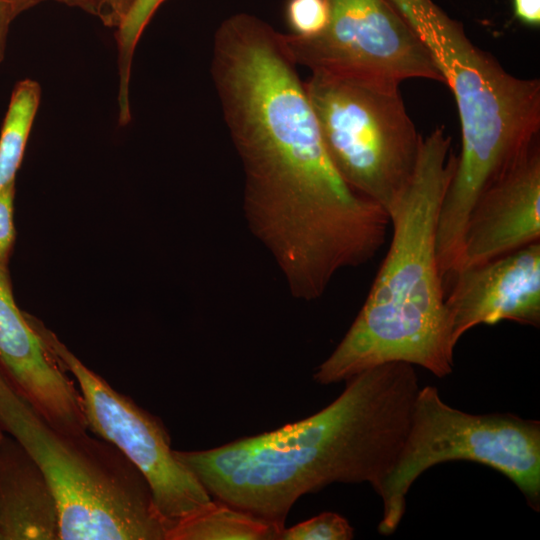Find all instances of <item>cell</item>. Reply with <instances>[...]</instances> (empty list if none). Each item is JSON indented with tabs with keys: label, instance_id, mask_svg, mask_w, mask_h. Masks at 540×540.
<instances>
[{
	"label": "cell",
	"instance_id": "obj_1",
	"mask_svg": "<svg viewBox=\"0 0 540 540\" xmlns=\"http://www.w3.org/2000/svg\"><path fill=\"white\" fill-rule=\"evenodd\" d=\"M211 77L243 170V213L294 296L326 291L383 246L390 219L334 166L282 33L255 15L217 28Z\"/></svg>",
	"mask_w": 540,
	"mask_h": 540
},
{
	"label": "cell",
	"instance_id": "obj_2",
	"mask_svg": "<svg viewBox=\"0 0 540 540\" xmlns=\"http://www.w3.org/2000/svg\"><path fill=\"white\" fill-rule=\"evenodd\" d=\"M345 382L335 400L300 421L175 456L211 497L280 530L300 497L329 484L369 483L378 494L407 436L418 376L395 361Z\"/></svg>",
	"mask_w": 540,
	"mask_h": 540
},
{
	"label": "cell",
	"instance_id": "obj_3",
	"mask_svg": "<svg viewBox=\"0 0 540 540\" xmlns=\"http://www.w3.org/2000/svg\"><path fill=\"white\" fill-rule=\"evenodd\" d=\"M443 128L423 138L413 177L388 211L392 239L350 328L313 378L330 385L372 367L401 361L438 378L451 374L455 346L436 255L441 204L457 156Z\"/></svg>",
	"mask_w": 540,
	"mask_h": 540
},
{
	"label": "cell",
	"instance_id": "obj_4",
	"mask_svg": "<svg viewBox=\"0 0 540 540\" xmlns=\"http://www.w3.org/2000/svg\"><path fill=\"white\" fill-rule=\"evenodd\" d=\"M414 31L451 89L461 125V152L436 231L437 260L445 275L458 263L464 226L477 198L539 141L540 81L508 73L435 3Z\"/></svg>",
	"mask_w": 540,
	"mask_h": 540
},
{
	"label": "cell",
	"instance_id": "obj_5",
	"mask_svg": "<svg viewBox=\"0 0 540 540\" xmlns=\"http://www.w3.org/2000/svg\"><path fill=\"white\" fill-rule=\"evenodd\" d=\"M0 425L36 461L56 499L59 540H166L150 487L112 443L49 423L0 365Z\"/></svg>",
	"mask_w": 540,
	"mask_h": 540
},
{
	"label": "cell",
	"instance_id": "obj_6",
	"mask_svg": "<svg viewBox=\"0 0 540 540\" xmlns=\"http://www.w3.org/2000/svg\"><path fill=\"white\" fill-rule=\"evenodd\" d=\"M452 460L489 466L508 477L534 510L540 504V423L512 414H470L445 403L436 387L420 388L407 436L378 495L382 535L398 527L412 483L427 469Z\"/></svg>",
	"mask_w": 540,
	"mask_h": 540
},
{
	"label": "cell",
	"instance_id": "obj_7",
	"mask_svg": "<svg viewBox=\"0 0 540 540\" xmlns=\"http://www.w3.org/2000/svg\"><path fill=\"white\" fill-rule=\"evenodd\" d=\"M304 87L340 175L388 212L411 182L422 141L399 84L313 72Z\"/></svg>",
	"mask_w": 540,
	"mask_h": 540
},
{
	"label": "cell",
	"instance_id": "obj_8",
	"mask_svg": "<svg viewBox=\"0 0 540 540\" xmlns=\"http://www.w3.org/2000/svg\"><path fill=\"white\" fill-rule=\"evenodd\" d=\"M30 323L58 365L77 383L88 430L116 446L146 479L167 532L213 501L201 482L177 459L157 417L115 390L41 323L35 319Z\"/></svg>",
	"mask_w": 540,
	"mask_h": 540
},
{
	"label": "cell",
	"instance_id": "obj_9",
	"mask_svg": "<svg viewBox=\"0 0 540 540\" xmlns=\"http://www.w3.org/2000/svg\"><path fill=\"white\" fill-rule=\"evenodd\" d=\"M328 23L317 36L282 33L296 65L311 73L391 82L444 83L430 51L387 0H326Z\"/></svg>",
	"mask_w": 540,
	"mask_h": 540
},
{
	"label": "cell",
	"instance_id": "obj_10",
	"mask_svg": "<svg viewBox=\"0 0 540 540\" xmlns=\"http://www.w3.org/2000/svg\"><path fill=\"white\" fill-rule=\"evenodd\" d=\"M445 297L454 346L471 328L514 321L540 325V242L495 259L458 268Z\"/></svg>",
	"mask_w": 540,
	"mask_h": 540
},
{
	"label": "cell",
	"instance_id": "obj_11",
	"mask_svg": "<svg viewBox=\"0 0 540 540\" xmlns=\"http://www.w3.org/2000/svg\"><path fill=\"white\" fill-rule=\"evenodd\" d=\"M536 242H540L539 141L475 201L464 226L455 270Z\"/></svg>",
	"mask_w": 540,
	"mask_h": 540
},
{
	"label": "cell",
	"instance_id": "obj_12",
	"mask_svg": "<svg viewBox=\"0 0 540 540\" xmlns=\"http://www.w3.org/2000/svg\"><path fill=\"white\" fill-rule=\"evenodd\" d=\"M0 365L17 391L54 427L84 433L88 425L76 383L58 365L16 306L0 267Z\"/></svg>",
	"mask_w": 540,
	"mask_h": 540
},
{
	"label": "cell",
	"instance_id": "obj_13",
	"mask_svg": "<svg viewBox=\"0 0 540 540\" xmlns=\"http://www.w3.org/2000/svg\"><path fill=\"white\" fill-rule=\"evenodd\" d=\"M1 540H59L56 499L31 455L5 433L0 444Z\"/></svg>",
	"mask_w": 540,
	"mask_h": 540
},
{
	"label": "cell",
	"instance_id": "obj_14",
	"mask_svg": "<svg viewBox=\"0 0 540 540\" xmlns=\"http://www.w3.org/2000/svg\"><path fill=\"white\" fill-rule=\"evenodd\" d=\"M271 523L222 501H213L176 523L166 540H275L281 532Z\"/></svg>",
	"mask_w": 540,
	"mask_h": 540
},
{
	"label": "cell",
	"instance_id": "obj_15",
	"mask_svg": "<svg viewBox=\"0 0 540 540\" xmlns=\"http://www.w3.org/2000/svg\"><path fill=\"white\" fill-rule=\"evenodd\" d=\"M41 100V87L26 78L14 86L0 134V190L15 182Z\"/></svg>",
	"mask_w": 540,
	"mask_h": 540
},
{
	"label": "cell",
	"instance_id": "obj_16",
	"mask_svg": "<svg viewBox=\"0 0 540 540\" xmlns=\"http://www.w3.org/2000/svg\"><path fill=\"white\" fill-rule=\"evenodd\" d=\"M165 0H134L118 25L116 42L118 50L119 87L127 89L130 84L132 60L135 48L155 12Z\"/></svg>",
	"mask_w": 540,
	"mask_h": 540
},
{
	"label": "cell",
	"instance_id": "obj_17",
	"mask_svg": "<svg viewBox=\"0 0 540 540\" xmlns=\"http://www.w3.org/2000/svg\"><path fill=\"white\" fill-rule=\"evenodd\" d=\"M353 528L341 515L323 512L290 528H284L279 540H350Z\"/></svg>",
	"mask_w": 540,
	"mask_h": 540
},
{
	"label": "cell",
	"instance_id": "obj_18",
	"mask_svg": "<svg viewBox=\"0 0 540 540\" xmlns=\"http://www.w3.org/2000/svg\"><path fill=\"white\" fill-rule=\"evenodd\" d=\"M285 16L291 34L310 38L319 35L328 23L326 0H288Z\"/></svg>",
	"mask_w": 540,
	"mask_h": 540
},
{
	"label": "cell",
	"instance_id": "obj_19",
	"mask_svg": "<svg viewBox=\"0 0 540 540\" xmlns=\"http://www.w3.org/2000/svg\"><path fill=\"white\" fill-rule=\"evenodd\" d=\"M15 182L0 190V267L6 269L13 245L15 229L13 222V201Z\"/></svg>",
	"mask_w": 540,
	"mask_h": 540
},
{
	"label": "cell",
	"instance_id": "obj_20",
	"mask_svg": "<svg viewBox=\"0 0 540 540\" xmlns=\"http://www.w3.org/2000/svg\"><path fill=\"white\" fill-rule=\"evenodd\" d=\"M47 1H53L70 7L78 8L84 12L96 16L101 21L104 16L105 0H13L20 14L42 2Z\"/></svg>",
	"mask_w": 540,
	"mask_h": 540
},
{
	"label": "cell",
	"instance_id": "obj_21",
	"mask_svg": "<svg viewBox=\"0 0 540 540\" xmlns=\"http://www.w3.org/2000/svg\"><path fill=\"white\" fill-rule=\"evenodd\" d=\"M514 16L530 27L540 25V0H512Z\"/></svg>",
	"mask_w": 540,
	"mask_h": 540
},
{
	"label": "cell",
	"instance_id": "obj_22",
	"mask_svg": "<svg viewBox=\"0 0 540 540\" xmlns=\"http://www.w3.org/2000/svg\"><path fill=\"white\" fill-rule=\"evenodd\" d=\"M19 14L13 0H0V64L5 57L10 25Z\"/></svg>",
	"mask_w": 540,
	"mask_h": 540
},
{
	"label": "cell",
	"instance_id": "obj_23",
	"mask_svg": "<svg viewBox=\"0 0 540 540\" xmlns=\"http://www.w3.org/2000/svg\"><path fill=\"white\" fill-rule=\"evenodd\" d=\"M133 2L134 0H105L103 24L117 28Z\"/></svg>",
	"mask_w": 540,
	"mask_h": 540
},
{
	"label": "cell",
	"instance_id": "obj_24",
	"mask_svg": "<svg viewBox=\"0 0 540 540\" xmlns=\"http://www.w3.org/2000/svg\"><path fill=\"white\" fill-rule=\"evenodd\" d=\"M4 435H5V432H4V430L2 429V427L0 425V444L2 442V439H3Z\"/></svg>",
	"mask_w": 540,
	"mask_h": 540
},
{
	"label": "cell",
	"instance_id": "obj_25",
	"mask_svg": "<svg viewBox=\"0 0 540 540\" xmlns=\"http://www.w3.org/2000/svg\"><path fill=\"white\" fill-rule=\"evenodd\" d=\"M0 540H1V536H0Z\"/></svg>",
	"mask_w": 540,
	"mask_h": 540
}]
</instances>
